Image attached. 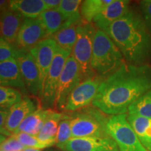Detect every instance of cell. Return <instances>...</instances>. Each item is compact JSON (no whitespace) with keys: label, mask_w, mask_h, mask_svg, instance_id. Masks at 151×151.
Returning <instances> with one entry per match:
<instances>
[{"label":"cell","mask_w":151,"mask_h":151,"mask_svg":"<svg viewBox=\"0 0 151 151\" xmlns=\"http://www.w3.org/2000/svg\"><path fill=\"white\" fill-rule=\"evenodd\" d=\"M0 86L14 88L24 95L28 93L20 68L14 58L0 62Z\"/></svg>","instance_id":"14"},{"label":"cell","mask_w":151,"mask_h":151,"mask_svg":"<svg viewBox=\"0 0 151 151\" xmlns=\"http://www.w3.org/2000/svg\"><path fill=\"white\" fill-rule=\"evenodd\" d=\"M81 0H62L58 10L62 14L65 22L80 24L84 21L81 15Z\"/></svg>","instance_id":"25"},{"label":"cell","mask_w":151,"mask_h":151,"mask_svg":"<svg viewBox=\"0 0 151 151\" xmlns=\"http://www.w3.org/2000/svg\"><path fill=\"white\" fill-rule=\"evenodd\" d=\"M124 64L123 55L105 32L97 29L94 38L91 68L101 76L112 74Z\"/></svg>","instance_id":"3"},{"label":"cell","mask_w":151,"mask_h":151,"mask_svg":"<svg viewBox=\"0 0 151 151\" xmlns=\"http://www.w3.org/2000/svg\"><path fill=\"white\" fill-rule=\"evenodd\" d=\"M113 0H86L83 1L81 6V15L85 22L90 23L94 18Z\"/></svg>","instance_id":"24"},{"label":"cell","mask_w":151,"mask_h":151,"mask_svg":"<svg viewBox=\"0 0 151 151\" xmlns=\"http://www.w3.org/2000/svg\"><path fill=\"white\" fill-rule=\"evenodd\" d=\"M6 139H6V136L0 133V146H1V145L6 140Z\"/></svg>","instance_id":"36"},{"label":"cell","mask_w":151,"mask_h":151,"mask_svg":"<svg viewBox=\"0 0 151 151\" xmlns=\"http://www.w3.org/2000/svg\"><path fill=\"white\" fill-rule=\"evenodd\" d=\"M80 24L65 22L59 31L52 36V39L60 48L71 53L77 39V27Z\"/></svg>","instance_id":"22"},{"label":"cell","mask_w":151,"mask_h":151,"mask_svg":"<svg viewBox=\"0 0 151 151\" xmlns=\"http://www.w3.org/2000/svg\"><path fill=\"white\" fill-rule=\"evenodd\" d=\"M81 83V77L78 64L71 55L67 58L60 77L55 105L58 110H65L68 97Z\"/></svg>","instance_id":"8"},{"label":"cell","mask_w":151,"mask_h":151,"mask_svg":"<svg viewBox=\"0 0 151 151\" xmlns=\"http://www.w3.org/2000/svg\"><path fill=\"white\" fill-rule=\"evenodd\" d=\"M143 19L151 35V0H143L140 3Z\"/></svg>","instance_id":"32"},{"label":"cell","mask_w":151,"mask_h":151,"mask_svg":"<svg viewBox=\"0 0 151 151\" xmlns=\"http://www.w3.org/2000/svg\"><path fill=\"white\" fill-rule=\"evenodd\" d=\"M71 138L72 137L71 129V117L69 115L64 113L58 127L55 143L56 146L62 150L65 151L67 143Z\"/></svg>","instance_id":"26"},{"label":"cell","mask_w":151,"mask_h":151,"mask_svg":"<svg viewBox=\"0 0 151 151\" xmlns=\"http://www.w3.org/2000/svg\"><path fill=\"white\" fill-rule=\"evenodd\" d=\"M96 30L93 25L83 21L77 27V39L72 55L78 64L81 81L93 78L91 60Z\"/></svg>","instance_id":"5"},{"label":"cell","mask_w":151,"mask_h":151,"mask_svg":"<svg viewBox=\"0 0 151 151\" xmlns=\"http://www.w3.org/2000/svg\"><path fill=\"white\" fill-rule=\"evenodd\" d=\"M47 38L46 29L39 18H24L17 37L16 46L19 50L29 52Z\"/></svg>","instance_id":"10"},{"label":"cell","mask_w":151,"mask_h":151,"mask_svg":"<svg viewBox=\"0 0 151 151\" xmlns=\"http://www.w3.org/2000/svg\"><path fill=\"white\" fill-rule=\"evenodd\" d=\"M1 33H0V39H1Z\"/></svg>","instance_id":"39"},{"label":"cell","mask_w":151,"mask_h":151,"mask_svg":"<svg viewBox=\"0 0 151 151\" xmlns=\"http://www.w3.org/2000/svg\"><path fill=\"white\" fill-rule=\"evenodd\" d=\"M128 113L151 119V90L130 106Z\"/></svg>","instance_id":"27"},{"label":"cell","mask_w":151,"mask_h":151,"mask_svg":"<svg viewBox=\"0 0 151 151\" xmlns=\"http://www.w3.org/2000/svg\"><path fill=\"white\" fill-rule=\"evenodd\" d=\"M9 6V1L0 0V14L6 9H8Z\"/></svg>","instance_id":"35"},{"label":"cell","mask_w":151,"mask_h":151,"mask_svg":"<svg viewBox=\"0 0 151 151\" xmlns=\"http://www.w3.org/2000/svg\"><path fill=\"white\" fill-rule=\"evenodd\" d=\"M129 1L127 0H113L94 18L92 22L99 29L105 32L111 24L129 12Z\"/></svg>","instance_id":"15"},{"label":"cell","mask_w":151,"mask_h":151,"mask_svg":"<svg viewBox=\"0 0 151 151\" xmlns=\"http://www.w3.org/2000/svg\"><path fill=\"white\" fill-rule=\"evenodd\" d=\"M127 120L141 144L151 151V119L128 113Z\"/></svg>","instance_id":"21"},{"label":"cell","mask_w":151,"mask_h":151,"mask_svg":"<svg viewBox=\"0 0 151 151\" xmlns=\"http://www.w3.org/2000/svg\"><path fill=\"white\" fill-rule=\"evenodd\" d=\"M58 44L52 38H47L39 42L29 50L33 56L39 71L41 84V97L42 95L45 81L55 54Z\"/></svg>","instance_id":"12"},{"label":"cell","mask_w":151,"mask_h":151,"mask_svg":"<svg viewBox=\"0 0 151 151\" xmlns=\"http://www.w3.org/2000/svg\"><path fill=\"white\" fill-rule=\"evenodd\" d=\"M71 53L58 46L53 60L45 81L41 95V105L43 109H50L55 105V99L58 84L62 71Z\"/></svg>","instance_id":"7"},{"label":"cell","mask_w":151,"mask_h":151,"mask_svg":"<svg viewBox=\"0 0 151 151\" xmlns=\"http://www.w3.org/2000/svg\"><path fill=\"white\" fill-rule=\"evenodd\" d=\"M0 151H2V150H0Z\"/></svg>","instance_id":"40"},{"label":"cell","mask_w":151,"mask_h":151,"mask_svg":"<svg viewBox=\"0 0 151 151\" xmlns=\"http://www.w3.org/2000/svg\"><path fill=\"white\" fill-rule=\"evenodd\" d=\"M13 135H14L15 137L26 148H36L39 150L46 148V146L43 143H41L37 139V137L35 136H32L24 132Z\"/></svg>","instance_id":"30"},{"label":"cell","mask_w":151,"mask_h":151,"mask_svg":"<svg viewBox=\"0 0 151 151\" xmlns=\"http://www.w3.org/2000/svg\"><path fill=\"white\" fill-rule=\"evenodd\" d=\"M19 49L15 44L9 43L4 39H0V62H4L11 58H16Z\"/></svg>","instance_id":"29"},{"label":"cell","mask_w":151,"mask_h":151,"mask_svg":"<svg viewBox=\"0 0 151 151\" xmlns=\"http://www.w3.org/2000/svg\"><path fill=\"white\" fill-rule=\"evenodd\" d=\"M151 90V67L124 63L101 81L92 105L111 116L126 114L130 106Z\"/></svg>","instance_id":"1"},{"label":"cell","mask_w":151,"mask_h":151,"mask_svg":"<svg viewBox=\"0 0 151 151\" xmlns=\"http://www.w3.org/2000/svg\"><path fill=\"white\" fill-rule=\"evenodd\" d=\"M106 132L116 143L118 151H148L129 124L127 114L113 116L109 118Z\"/></svg>","instance_id":"6"},{"label":"cell","mask_w":151,"mask_h":151,"mask_svg":"<svg viewBox=\"0 0 151 151\" xmlns=\"http://www.w3.org/2000/svg\"><path fill=\"white\" fill-rule=\"evenodd\" d=\"M102 113L99 109L85 108L70 114L72 138L109 137L106 132L108 119Z\"/></svg>","instance_id":"4"},{"label":"cell","mask_w":151,"mask_h":151,"mask_svg":"<svg viewBox=\"0 0 151 151\" xmlns=\"http://www.w3.org/2000/svg\"><path fill=\"white\" fill-rule=\"evenodd\" d=\"M48 151H57V150H48Z\"/></svg>","instance_id":"38"},{"label":"cell","mask_w":151,"mask_h":151,"mask_svg":"<svg viewBox=\"0 0 151 151\" xmlns=\"http://www.w3.org/2000/svg\"><path fill=\"white\" fill-rule=\"evenodd\" d=\"M9 109H4L0 108V133L6 137H11L13 134L7 131L5 128L6 121L9 115Z\"/></svg>","instance_id":"33"},{"label":"cell","mask_w":151,"mask_h":151,"mask_svg":"<svg viewBox=\"0 0 151 151\" xmlns=\"http://www.w3.org/2000/svg\"><path fill=\"white\" fill-rule=\"evenodd\" d=\"M26 148L18 139L12 135L7 139L0 146V150L2 151H22Z\"/></svg>","instance_id":"31"},{"label":"cell","mask_w":151,"mask_h":151,"mask_svg":"<svg viewBox=\"0 0 151 151\" xmlns=\"http://www.w3.org/2000/svg\"><path fill=\"white\" fill-rule=\"evenodd\" d=\"M9 9L24 18H38L46 9L43 0H12Z\"/></svg>","instance_id":"19"},{"label":"cell","mask_w":151,"mask_h":151,"mask_svg":"<svg viewBox=\"0 0 151 151\" xmlns=\"http://www.w3.org/2000/svg\"><path fill=\"white\" fill-rule=\"evenodd\" d=\"M63 114L51 110L40 132L37 135V139L46 148L51 147L56 143L58 127Z\"/></svg>","instance_id":"18"},{"label":"cell","mask_w":151,"mask_h":151,"mask_svg":"<svg viewBox=\"0 0 151 151\" xmlns=\"http://www.w3.org/2000/svg\"><path fill=\"white\" fill-rule=\"evenodd\" d=\"M65 151H118L116 143L110 137L72 138Z\"/></svg>","instance_id":"13"},{"label":"cell","mask_w":151,"mask_h":151,"mask_svg":"<svg viewBox=\"0 0 151 151\" xmlns=\"http://www.w3.org/2000/svg\"><path fill=\"white\" fill-rule=\"evenodd\" d=\"M36 110L37 106L32 100L29 97H24L9 109L5 124L6 129L14 134L24 119Z\"/></svg>","instance_id":"16"},{"label":"cell","mask_w":151,"mask_h":151,"mask_svg":"<svg viewBox=\"0 0 151 151\" xmlns=\"http://www.w3.org/2000/svg\"><path fill=\"white\" fill-rule=\"evenodd\" d=\"M105 32L132 65H139L151 53V35L142 17L130 11Z\"/></svg>","instance_id":"2"},{"label":"cell","mask_w":151,"mask_h":151,"mask_svg":"<svg viewBox=\"0 0 151 151\" xmlns=\"http://www.w3.org/2000/svg\"><path fill=\"white\" fill-rule=\"evenodd\" d=\"M22 151H40L39 149L36 148H26L24 150Z\"/></svg>","instance_id":"37"},{"label":"cell","mask_w":151,"mask_h":151,"mask_svg":"<svg viewBox=\"0 0 151 151\" xmlns=\"http://www.w3.org/2000/svg\"><path fill=\"white\" fill-rule=\"evenodd\" d=\"M24 18L18 13L6 9L0 14V33L9 43H16L17 37Z\"/></svg>","instance_id":"17"},{"label":"cell","mask_w":151,"mask_h":151,"mask_svg":"<svg viewBox=\"0 0 151 151\" xmlns=\"http://www.w3.org/2000/svg\"><path fill=\"white\" fill-rule=\"evenodd\" d=\"M47 10L58 9L59 8L61 0H43Z\"/></svg>","instance_id":"34"},{"label":"cell","mask_w":151,"mask_h":151,"mask_svg":"<svg viewBox=\"0 0 151 151\" xmlns=\"http://www.w3.org/2000/svg\"><path fill=\"white\" fill-rule=\"evenodd\" d=\"M20 68L22 78L27 91L33 96L41 97V84L39 71L34 59L29 52L19 50L15 58Z\"/></svg>","instance_id":"11"},{"label":"cell","mask_w":151,"mask_h":151,"mask_svg":"<svg viewBox=\"0 0 151 151\" xmlns=\"http://www.w3.org/2000/svg\"><path fill=\"white\" fill-rule=\"evenodd\" d=\"M38 18L42 22L48 37L58 32L65 22L63 16L58 9L46 10Z\"/></svg>","instance_id":"23"},{"label":"cell","mask_w":151,"mask_h":151,"mask_svg":"<svg viewBox=\"0 0 151 151\" xmlns=\"http://www.w3.org/2000/svg\"><path fill=\"white\" fill-rule=\"evenodd\" d=\"M22 99V94L18 90L0 86V108L9 109Z\"/></svg>","instance_id":"28"},{"label":"cell","mask_w":151,"mask_h":151,"mask_svg":"<svg viewBox=\"0 0 151 151\" xmlns=\"http://www.w3.org/2000/svg\"><path fill=\"white\" fill-rule=\"evenodd\" d=\"M51 109H37L35 112L24 119L14 134L24 132L28 134L37 137Z\"/></svg>","instance_id":"20"},{"label":"cell","mask_w":151,"mask_h":151,"mask_svg":"<svg viewBox=\"0 0 151 151\" xmlns=\"http://www.w3.org/2000/svg\"><path fill=\"white\" fill-rule=\"evenodd\" d=\"M101 82L99 78L94 77L81 82L68 97L65 111L73 113L87 108L93 102Z\"/></svg>","instance_id":"9"}]
</instances>
